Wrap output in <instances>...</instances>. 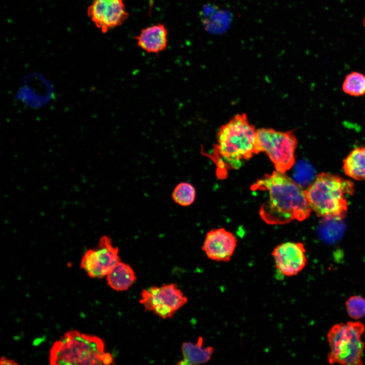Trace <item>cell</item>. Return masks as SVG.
<instances>
[{
	"label": "cell",
	"mask_w": 365,
	"mask_h": 365,
	"mask_svg": "<svg viewBox=\"0 0 365 365\" xmlns=\"http://www.w3.org/2000/svg\"><path fill=\"white\" fill-rule=\"evenodd\" d=\"M252 191H265L267 199L260 208L261 218L269 225H283L292 221H303L312 211L305 190L285 172L274 171L258 179Z\"/></svg>",
	"instance_id": "6da1fadb"
},
{
	"label": "cell",
	"mask_w": 365,
	"mask_h": 365,
	"mask_svg": "<svg viewBox=\"0 0 365 365\" xmlns=\"http://www.w3.org/2000/svg\"><path fill=\"white\" fill-rule=\"evenodd\" d=\"M257 130L245 114L236 115L220 128L211 157L219 169H238L260 153Z\"/></svg>",
	"instance_id": "7a4b0ae2"
},
{
	"label": "cell",
	"mask_w": 365,
	"mask_h": 365,
	"mask_svg": "<svg viewBox=\"0 0 365 365\" xmlns=\"http://www.w3.org/2000/svg\"><path fill=\"white\" fill-rule=\"evenodd\" d=\"M51 364L101 365L114 363L112 355L105 351L99 337L76 330L66 332L52 345L49 351Z\"/></svg>",
	"instance_id": "3957f363"
},
{
	"label": "cell",
	"mask_w": 365,
	"mask_h": 365,
	"mask_svg": "<svg viewBox=\"0 0 365 365\" xmlns=\"http://www.w3.org/2000/svg\"><path fill=\"white\" fill-rule=\"evenodd\" d=\"M351 180L328 173L318 174L305 190L312 210L326 218L342 219L347 211V197L354 193Z\"/></svg>",
	"instance_id": "277c9868"
},
{
	"label": "cell",
	"mask_w": 365,
	"mask_h": 365,
	"mask_svg": "<svg viewBox=\"0 0 365 365\" xmlns=\"http://www.w3.org/2000/svg\"><path fill=\"white\" fill-rule=\"evenodd\" d=\"M364 331L365 325L359 321L340 322L333 325L326 336L330 349L327 356L328 363L362 364L365 344L362 337Z\"/></svg>",
	"instance_id": "5b68a950"
},
{
	"label": "cell",
	"mask_w": 365,
	"mask_h": 365,
	"mask_svg": "<svg viewBox=\"0 0 365 365\" xmlns=\"http://www.w3.org/2000/svg\"><path fill=\"white\" fill-rule=\"evenodd\" d=\"M257 135L260 153L268 155L276 170L285 172L294 166L298 140L293 131L262 128L257 130Z\"/></svg>",
	"instance_id": "8992f818"
},
{
	"label": "cell",
	"mask_w": 365,
	"mask_h": 365,
	"mask_svg": "<svg viewBox=\"0 0 365 365\" xmlns=\"http://www.w3.org/2000/svg\"><path fill=\"white\" fill-rule=\"evenodd\" d=\"M187 302V297L175 283L144 289L139 300L145 310L154 312L163 319L172 317Z\"/></svg>",
	"instance_id": "52a82bcc"
},
{
	"label": "cell",
	"mask_w": 365,
	"mask_h": 365,
	"mask_svg": "<svg viewBox=\"0 0 365 365\" xmlns=\"http://www.w3.org/2000/svg\"><path fill=\"white\" fill-rule=\"evenodd\" d=\"M118 252L110 238L103 236L97 247L88 250L83 256L81 268L91 278H102L120 261Z\"/></svg>",
	"instance_id": "ba28073f"
},
{
	"label": "cell",
	"mask_w": 365,
	"mask_h": 365,
	"mask_svg": "<svg viewBox=\"0 0 365 365\" xmlns=\"http://www.w3.org/2000/svg\"><path fill=\"white\" fill-rule=\"evenodd\" d=\"M87 15L102 33L121 25L129 17L124 0H93Z\"/></svg>",
	"instance_id": "9c48e42d"
},
{
	"label": "cell",
	"mask_w": 365,
	"mask_h": 365,
	"mask_svg": "<svg viewBox=\"0 0 365 365\" xmlns=\"http://www.w3.org/2000/svg\"><path fill=\"white\" fill-rule=\"evenodd\" d=\"M306 250L302 243L286 242L279 244L272 252L275 267L281 275L293 277L306 267Z\"/></svg>",
	"instance_id": "30bf717a"
},
{
	"label": "cell",
	"mask_w": 365,
	"mask_h": 365,
	"mask_svg": "<svg viewBox=\"0 0 365 365\" xmlns=\"http://www.w3.org/2000/svg\"><path fill=\"white\" fill-rule=\"evenodd\" d=\"M237 244L235 235L222 228L211 230L207 233L202 249L209 259L228 262L233 256Z\"/></svg>",
	"instance_id": "8fae6325"
},
{
	"label": "cell",
	"mask_w": 365,
	"mask_h": 365,
	"mask_svg": "<svg viewBox=\"0 0 365 365\" xmlns=\"http://www.w3.org/2000/svg\"><path fill=\"white\" fill-rule=\"evenodd\" d=\"M139 48L148 53L158 54L164 51L168 42V31L162 23H157L141 30L135 36Z\"/></svg>",
	"instance_id": "7c38bea8"
},
{
	"label": "cell",
	"mask_w": 365,
	"mask_h": 365,
	"mask_svg": "<svg viewBox=\"0 0 365 365\" xmlns=\"http://www.w3.org/2000/svg\"><path fill=\"white\" fill-rule=\"evenodd\" d=\"M181 351L183 358L177 362V364H199L205 363L210 360L214 352V348L212 346H205L203 338L200 337L195 343H183Z\"/></svg>",
	"instance_id": "4fadbf2b"
},
{
	"label": "cell",
	"mask_w": 365,
	"mask_h": 365,
	"mask_svg": "<svg viewBox=\"0 0 365 365\" xmlns=\"http://www.w3.org/2000/svg\"><path fill=\"white\" fill-rule=\"evenodd\" d=\"M109 286L116 291L129 289L136 279L135 272L128 264L119 262L106 275Z\"/></svg>",
	"instance_id": "5bb4252c"
},
{
	"label": "cell",
	"mask_w": 365,
	"mask_h": 365,
	"mask_svg": "<svg viewBox=\"0 0 365 365\" xmlns=\"http://www.w3.org/2000/svg\"><path fill=\"white\" fill-rule=\"evenodd\" d=\"M345 174L354 179H365V147L352 150L343 160Z\"/></svg>",
	"instance_id": "9a60e30c"
},
{
	"label": "cell",
	"mask_w": 365,
	"mask_h": 365,
	"mask_svg": "<svg viewBox=\"0 0 365 365\" xmlns=\"http://www.w3.org/2000/svg\"><path fill=\"white\" fill-rule=\"evenodd\" d=\"M343 91L349 95L360 96L365 94V76L361 73L353 71L348 74L343 83Z\"/></svg>",
	"instance_id": "2e32d148"
},
{
	"label": "cell",
	"mask_w": 365,
	"mask_h": 365,
	"mask_svg": "<svg viewBox=\"0 0 365 365\" xmlns=\"http://www.w3.org/2000/svg\"><path fill=\"white\" fill-rule=\"evenodd\" d=\"M172 197L174 201L182 206L191 205L196 198V190L194 186L189 182H180L174 189Z\"/></svg>",
	"instance_id": "e0dca14e"
},
{
	"label": "cell",
	"mask_w": 365,
	"mask_h": 365,
	"mask_svg": "<svg viewBox=\"0 0 365 365\" xmlns=\"http://www.w3.org/2000/svg\"><path fill=\"white\" fill-rule=\"evenodd\" d=\"M348 316L353 319L358 320L365 316V299L358 295L350 297L345 302Z\"/></svg>",
	"instance_id": "ac0fdd59"
},
{
	"label": "cell",
	"mask_w": 365,
	"mask_h": 365,
	"mask_svg": "<svg viewBox=\"0 0 365 365\" xmlns=\"http://www.w3.org/2000/svg\"><path fill=\"white\" fill-rule=\"evenodd\" d=\"M0 364L6 365H16L18 364V363L14 360L6 358L5 357H2L0 360Z\"/></svg>",
	"instance_id": "d6986e66"
},
{
	"label": "cell",
	"mask_w": 365,
	"mask_h": 365,
	"mask_svg": "<svg viewBox=\"0 0 365 365\" xmlns=\"http://www.w3.org/2000/svg\"><path fill=\"white\" fill-rule=\"evenodd\" d=\"M362 24H363V26H364V27H365V16H364L363 20H362Z\"/></svg>",
	"instance_id": "ffe728a7"
}]
</instances>
